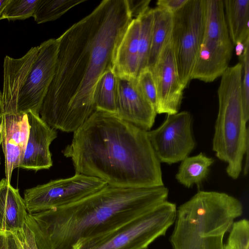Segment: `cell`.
I'll use <instances>...</instances> for the list:
<instances>
[{"instance_id":"obj_8","label":"cell","mask_w":249,"mask_h":249,"mask_svg":"<svg viewBox=\"0 0 249 249\" xmlns=\"http://www.w3.org/2000/svg\"><path fill=\"white\" fill-rule=\"evenodd\" d=\"M205 0H188L173 14L171 39L178 75L185 88L191 80L202 43Z\"/></svg>"},{"instance_id":"obj_24","label":"cell","mask_w":249,"mask_h":249,"mask_svg":"<svg viewBox=\"0 0 249 249\" xmlns=\"http://www.w3.org/2000/svg\"><path fill=\"white\" fill-rule=\"evenodd\" d=\"M140 21L138 75L147 68L152 42L153 9L150 7L137 17Z\"/></svg>"},{"instance_id":"obj_21","label":"cell","mask_w":249,"mask_h":249,"mask_svg":"<svg viewBox=\"0 0 249 249\" xmlns=\"http://www.w3.org/2000/svg\"><path fill=\"white\" fill-rule=\"evenodd\" d=\"M214 161L213 158L202 153L187 157L181 161L175 178L179 183L187 188L195 184L199 186L207 178L210 167Z\"/></svg>"},{"instance_id":"obj_19","label":"cell","mask_w":249,"mask_h":249,"mask_svg":"<svg viewBox=\"0 0 249 249\" xmlns=\"http://www.w3.org/2000/svg\"><path fill=\"white\" fill-rule=\"evenodd\" d=\"M223 1L226 22L233 46L249 38V0Z\"/></svg>"},{"instance_id":"obj_35","label":"cell","mask_w":249,"mask_h":249,"mask_svg":"<svg viewBox=\"0 0 249 249\" xmlns=\"http://www.w3.org/2000/svg\"><path fill=\"white\" fill-rule=\"evenodd\" d=\"M10 0H0V18L2 12Z\"/></svg>"},{"instance_id":"obj_33","label":"cell","mask_w":249,"mask_h":249,"mask_svg":"<svg viewBox=\"0 0 249 249\" xmlns=\"http://www.w3.org/2000/svg\"><path fill=\"white\" fill-rule=\"evenodd\" d=\"M128 2L133 17L136 18L149 8L150 0H128Z\"/></svg>"},{"instance_id":"obj_1","label":"cell","mask_w":249,"mask_h":249,"mask_svg":"<svg viewBox=\"0 0 249 249\" xmlns=\"http://www.w3.org/2000/svg\"><path fill=\"white\" fill-rule=\"evenodd\" d=\"M133 17L128 0H102L57 38L54 75L39 112L50 126L74 132L94 112L96 83L112 69Z\"/></svg>"},{"instance_id":"obj_15","label":"cell","mask_w":249,"mask_h":249,"mask_svg":"<svg viewBox=\"0 0 249 249\" xmlns=\"http://www.w3.org/2000/svg\"><path fill=\"white\" fill-rule=\"evenodd\" d=\"M1 145L5 157V178L9 182L13 170L23 160L29 136L27 113L1 115Z\"/></svg>"},{"instance_id":"obj_29","label":"cell","mask_w":249,"mask_h":249,"mask_svg":"<svg viewBox=\"0 0 249 249\" xmlns=\"http://www.w3.org/2000/svg\"><path fill=\"white\" fill-rule=\"evenodd\" d=\"M13 233L19 249H38L34 233L26 223L21 229Z\"/></svg>"},{"instance_id":"obj_12","label":"cell","mask_w":249,"mask_h":249,"mask_svg":"<svg viewBox=\"0 0 249 249\" xmlns=\"http://www.w3.org/2000/svg\"><path fill=\"white\" fill-rule=\"evenodd\" d=\"M151 71L157 88V114L178 112L185 87L178 75L171 37Z\"/></svg>"},{"instance_id":"obj_22","label":"cell","mask_w":249,"mask_h":249,"mask_svg":"<svg viewBox=\"0 0 249 249\" xmlns=\"http://www.w3.org/2000/svg\"><path fill=\"white\" fill-rule=\"evenodd\" d=\"M117 97V76L110 69L96 83L93 92L95 110L115 114Z\"/></svg>"},{"instance_id":"obj_13","label":"cell","mask_w":249,"mask_h":249,"mask_svg":"<svg viewBox=\"0 0 249 249\" xmlns=\"http://www.w3.org/2000/svg\"><path fill=\"white\" fill-rule=\"evenodd\" d=\"M115 114L146 131L152 127L157 113L140 90L137 78L117 76Z\"/></svg>"},{"instance_id":"obj_30","label":"cell","mask_w":249,"mask_h":249,"mask_svg":"<svg viewBox=\"0 0 249 249\" xmlns=\"http://www.w3.org/2000/svg\"><path fill=\"white\" fill-rule=\"evenodd\" d=\"M223 235L201 239L194 249H224Z\"/></svg>"},{"instance_id":"obj_20","label":"cell","mask_w":249,"mask_h":249,"mask_svg":"<svg viewBox=\"0 0 249 249\" xmlns=\"http://www.w3.org/2000/svg\"><path fill=\"white\" fill-rule=\"evenodd\" d=\"M173 14L159 7L153 9L152 42L147 68L151 71L171 37Z\"/></svg>"},{"instance_id":"obj_4","label":"cell","mask_w":249,"mask_h":249,"mask_svg":"<svg viewBox=\"0 0 249 249\" xmlns=\"http://www.w3.org/2000/svg\"><path fill=\"white\" fill-rule=\"evenodd\" d=\"M243 211L241 202L231 196L199 191L177 210L173 249H193L202 238L224 236Z\"/></svg>"},{"instance_id":"obj_5","label":"cell","mask_w":249,"mask_h":249,"mask_svg":"<svg viewBox=\"0 0 249 249\" xmlns=\"http://www.w3.org/2000/svg\"><path fill=\"white\" fill-rule=\"evenodd\" d=\"M221 77L212 147L215 156L227 164L228 175L236 179L242 170L245 151L249 143V127L242 103L241 64L229 67Z\"/></svg>"},{"instance_id":"obj_11","label":"cell","mask_w":249,"mask_h":249,"mask_svg":"<svg viewBox=\"0 0 249 249\" xmlns=\"http://www.w3.org/2000/svg\"><path fill=\"white\" fill-rule=\"evenodd\" d=\"M58 46L57 38L49 39L38 46L37 56L19 94L16 114L29 111L39 114L54 75Z\"/></svg>"},{"instance_id":"obj_32","label":"cell","mask_w":249,"mask_h":249,"mask_svg":"<svg viewBox=\"0 0 249 249\" xmlns=\"http://www.w3.org/2000/svg\"><path fill=\"white\" fill-rule=\"evenodd\" d=\"M188 0H159L157 7L162 8L173 14L181 8Z\"/></svg>"},{"instance_id":"obj_25","label":"cell","mask_w":249,"mask_h":249,"mask_svg":"<svg viewBox=\"0 0 249 249\" xmlns=\"http://www.w3.org/2000/svg\"><path fill=\"white\" fill-rule=\"evenodd\" d=\"M40 0H10L3 10L0 20H22L33 17Z\"/></svg>"},{"instance_id":"obj_38","label":"cell","mask_w":249,"mask_h":249,"mask_svg":"<svg viewBox=\"0 0 249 249\" xmlns=\"http://www.w3.org/2000/svg\"><path fill=\"white\" fill-rule=\"evenodd\" d=\"M224 249H231L227 245H224Z\"/></svg>"},{"instance_id":"obj_18","label":"cell","mask_w":249,"mask_h":249,"mask_svg":"<svg viewBox=\"0 0 249 249\" xmlns=\"http://www.w3.org/2000/svg\"><path fill=\"white\" fill-rule=\"evenodd\" d=\"M28 214L18 189L5 178L0 180V231L14 233L21 229Z\"/></svg>"},{"instance_id":"obj_6","label":"cell","mask_w":249,"mask_h":249,"mask_svg":"<svg viewBox=\"0 0 249 249\" xmlns=\"http://www.w3.org/2000/svg\"><path fill=\"white\" fill-rule=\"evenodd\" d=\"M177 210L175 204L166 200L113 231L78 242L72 249H147L174 224Z\"/></svg>"},{"instance_id":"obj_31","label":"cell","mask_w":249,"mask_h":249,"mask_svg":"<svg viewBox=\"0 0 249 249\" xmlns=\"http://www.w3.org/2000/svg\"><path fill=\"white\" fill-rule=\"evenodd\" d=\"M0 249H19L13 232L0 231Z\"/></svg>"},{"instance_id":"obj_2","label":"cell","mask_w":249,"mask_h":249,"mask_svg":"<svg viewBox=\"0 0 249 249\" xmlns=\"http://www.w3.org/2000/svg\"><path fill=\"white\" fill-rule=\"evenodd\" d=\"M75 173L124 188L164 186L148 131L115 114L95 110L62 151Z\"/></svg>"},{"instance_id":"obj_3","label":"cell","mask_w":249,"mask_h":249,"mask_svg":"<svg viewBox=\"0 0 249 249\" xmlns=\"http://www.w3.org/2000/svg\"><path fill=\"white\" fill-rule=\"evenodd\" d=\"M168 193L164 186L107 185L71 204L28 213L26 223L38 249H72L81 240L110 232L152 211L167 200Z\"/></svg>"},{"instance_id":"obj_10","label":"cell","mask_w":249,"mask_h":249,"mask_svg":"<svg viewBox=\"0 0 249 249\" xmlns=\"http://www.w3.org/2000/svg\"><path fill=\"white\" fill-rule=\"evenodd\" d=\"M148 136L160 163L172 164L181 161L196 146L192 117L187 111L167 115L160 126L148 131Z\"/></svg>"},{"instance_id":"obj_36","label":"cell","mask_w":249,"mask_h":249,"mask_svg":"<svg viewBox=\"0 0 249 249\" xmlns=\"http://www.w3.org/2000/svg\"><path fill=\"white\" fill-rule=\"evenodd\" d=\"M2 106V92L0 90V119L1 117Z\"/></svg>"},{"instance_id":"obj_37","label":"cell","mask_w":249,"mask_h":249,"mask_svg":"<svg viewBox=\"0 0 249 249\" xmlns=\"http://www.w3.org/2000/svg\"><path fill=\"white\" fill-rule=\"evenodd\" d=\"M1 132H2V125H1V121H0V135L1 134Z\"/></svg>"},{"instance_id":"obj_26","label":"cell","mask_w":249,"mask_h":249,"mask_svg":"<svg viewBox=\"0 0 249 249\" xmlns=\"http://www.w3.org/2000/svg\"><path fill=\"white\" fill-rule=\"evenodd\" d=\"M243 53L239 56L242 66L241 94L243 114L247 123L249 120V38L244 43Z\"/></svg>"},{"instance_id":"obj_9","label":"cell","mask_w":249,"mask_h":249,"mask_svg":"<svg viewBox=\"0 0 249 249\" xmlns=\"http://www.w3.org/2000/svg\"><path fill=\"white\" fill-rule=\"evenodd\" d=\"M107 185L98 178L75 173L26 189L23 199L28 213H39L78 201Z\"/></svg>"},{"instance_id":"obj_39","label":"cell","mask_w":249,"mask_h":249,"mask_svg":"<svg viewBox=\"0 0 249 249\" xmlns=\"http://www.w3.org/2000/svg\"><path fill=\"white\" fill-rule=\"evenodd\" d=\"M1 134L0 135V145L1 144Z\"/></svg>"},{"instance_id":"obj_16","label":"cell","mask_w":249,"mask_h":249,"mask_svg":"<svg viewBox=\"0 0 249 249\" xmlns=\"http://www.w3.org/2000/svg\"><path fill=\"white\" fill-rule=\"evenodd\" d=\"M39 47H33L22 57L6 55L3 62L1 115L16 114L19 94L37 56Z\"/></svg>"},{"instance_id":"obj_34","label":"cell","mask_w":249,"mask_h":249,"mask_svg":"<svg viewBox=\"0 0 249 249\" xmlns=\"http://www.w3.org/2000/svg\"><path fill=\"white\" fill-rule=\"evenodd\" d=\"M235 46L236 54L238 56H240L243 53L244 44V43H238Z\"/></svg>"},{"instance_id":"obj_7","label":"cell","mask_w":249,"mask_h":249,"mask_svg":"<svg viewBox=\"0 0 249 249\" xmlns=\"http://www.w3.org/2000/svg\"><path fill=\"white\" fill-rule=\"evenodd\" d=\"M224 13L223 1L205 0L204 31L192 79L212 82L229 67L233 50Z\"/></svg>"},{"instance_id":"obj_14","label":"cell","mask_w":249,"mask_h":249,"mask_svg":"<svg viewBox=\"0 0 249 249\" xmlns=\"http://www.w3.org/2000/svg\"><path fill=\"white\" fill-rule=\"evenodd\" d=\"M29 136L23 160L19 168L38 171L53 165L50 146L57 137L55 129L50 126L38 114L27 113Z\"/></svg>"},{"instance_id":"obj_23","label":"cell","mask_w":249,"mask_h":249,"mask_svg":"<svg viewBox=\"0 0 249 249\" xmlns=\"http://www.w3.org/2000/svg\"><path fill=\"white\" fill-rule=\"evenodd\" d=\"M86 0H40L33 16L37 24L55 20Z\"/></svg>"},{"instance_id":"obj_17","label":"cell","mask_w":249,"mask_h":249,"mask_svg":"<svg viewBox=\"0 0 249 249\" xmlns=\"http://www.w3.org/2000/svg\"><path fill=\"white\" fill-rule=\"evenodd\" d=\"M140 29L139 18H133L119 42L112 68L117 77L138 76Z\"/></svg>"},{"instance_id":"obj_27","label":"cell","mask_w":249,"mask_h":249,"mask_svg":"<svg viewBox=\"0 0 249 249\" xmlns=\"http://www.w3.org/2000/svg\"><path fill=\"white\" fill-rule=\"evenodd\" d=\"M226 245L231 249H249V222L247 219L233 222Z\"/></svg>"},{"instance_id":"obj_28","label":"cell","mask_w":249,"mask_h":249,"mask_svg":"<svg viewBox=\"0 0 249 249\" xmlns=\"http://www.w3.org/2000/svg\"><path fill=\"white\" fill-rule=\"evenodd\" d=\"M137 79L142 92L156 110L157 92L152 71L147 68L139 73Z\"/></svg>"}]
</instances>
